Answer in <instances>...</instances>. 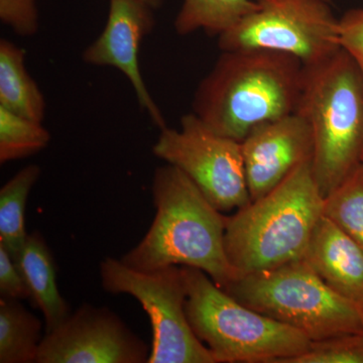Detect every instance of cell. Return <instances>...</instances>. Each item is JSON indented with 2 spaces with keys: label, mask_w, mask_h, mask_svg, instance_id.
Instances as JSON below:
<instances>
[{
  "label": "cell",
  "mask_w": 363,
  "mask_h": 363,
  "mask_svg": "<svg viewBox=\"0 0 363 363\" xmlns=\"http://www.w3.org/2000/svg\"><path fill=\"white\" fill-rule=\"evenodd\" d=\"M152 198L154 221L121 262L140 272L169 266L195 267L225 289L238 277L224 247L226 216L172 164L155 172Z\"/></svg>",
  "instance_id": "obj_1"
},
{
  "label": "cell",
  "mask_w": 363,
  "mask_h": 363,
  "mask_svg": "<svg viewBox=\"0 0 363 363\" xmlns=\"http://www.w3.org/2000/svg\"><path fill=\"white\" fill-rule=\"evenodd\" d=\"M304 65L267 50L222 52L196 89L193 113L215 133L241 142L255 126L294 113Z\"/></svg>",
  "instance_id": "obj_2"
},
{
  "label": "cell",
  "mask_w": 363,
  "mask_h": 363,
  "mask_svg": "<svg viewBox=\"0 0 363 363\" xmlns=\"http://www.w3.org/2000/svg\"><path fill=\"white\" fill-rule=\"evenodd\" d=\"M324 201L309 161L266 195L226 216L224 247L236 278L303 259Z\"/></svg>",
  "instance_id": "obj_3"
},
{
  "label": "cell",
  "mask_w": 363,
  "mask_h": 363,
  "mask_svg": "<svg viewBox=\"0 0 363 363\" xmlns=\"http://www.w3.org/2000/svg\"><path fill=\"white\" fill-rule=\"evenodd\" d=\"M311 128L312 168L324 198L363 162V71L343 49L304 67L296 111Z\"/></svg>",
  "instance_id": "obj_4"
},
{
  "label": "cell",
  "mask_w": 363,
  "mask_h": 363,
  "mask_svg": "<svg viewBox=\"0 0 363 363\" xmlns=\"http://www.w3.org/2000/svg\"><path fill=\"white\" fill-rule=\"evenodd\" d=\"M186 313L216 363H286L309 350L302 332L241 304L201 269L181 267Z\"/></svg>",
  "instance_id": "obj_5"
},
{
  "label": "cell",
  "mask_w": 363,
  "mask_h": 363,
  "mask_svg": "<svg viewBox=\"0 0 363 363\" xmlns=\"http://www.w3.org/2000/svg\"><path fill=\"white\" fill-rule=\"evenodd\" d=\"M223 290L311 341L363 332L362 310L327 286L304 259L238 277Z\"/></svg>",
  "instance_id": "obj_6"
},
{
  "label": "cell",
  "mask_w": 363,
  "mask_h": 363,
  "mask_svg": "<svg viewBox=\"0 0 363 363\" xmlns=\"http://www.w3.org/2000/svg\"><path fill=\"white\" fill-rule=\"evenodd\" d=\"M99 271L107 293L130 295L149 315L152 341L147 363H216L189 323L181 267L140 272L106 257Z\"/></svg>",
  "instance_id": "obj_7"
},
{
  "label": "cell",
  "mask_w": 363,
  "mask_h": 363,
  "mask_svg": "<svg viewBox=\"0 0 363 363\" xmlns=\"http://www.w3.org/2000/svg\"><path fill=\"white\" fill-rule=\"evenodd\" d=\"M257 9L218 37L222 52L267 50L297 58L304 67L341 50L339 18L328 0H257Z\"/></svg>",
  "instance_id": "obj_8"
},
{
  "label": "cell",
  "mask_w": 363,
  "mask_h": 363,
  "mask_svg": "<svg viewBox=\"0 0 363 363\" xmlns=\"http://www.w3.org/2000/svg\"><path fill=\"white\" fill-rule=\"evenodd\" d=\"M160 130L155 156L187 175L219 211L252 202L240 142L215 133L193 112L181 117L179 130Z\"/></svg>",
  "instance_id": "obj_9"
},
{
  "label": "cell",
  "mask_w": 363,
  "mask_h": 363,
  "mask_svg": "<svg viewBox=\"0 0 363 363\" xmlns=\"http://www.w3.org/2000/svg\"><path fill=\"white\" fill-rule=\"evenodd\" d=\"M150 353L118 315L84 303L45 334L37 363H145Z\"/></svg>",
  "instance_id": "obj_10"
},
{
  "label": "cell",
  "mask_w": 363,
  "mask_h": 363,
  "mask_svg": "<svg viewBox=\"0 0 363 363\" xmlns=\"http://www.w3.org/2000/svg\"><path fill=\"white\" fill-rule=\"evenodd\" d=\"M156 11L145 0H109L104 30L86 48L83 60L89 65L121 71L133 86L140 106L162 130L166 119L145 86L138 63L140 45L156 26Z\"/></svg>",
  "instance_id": "obj_11"
},
{
  "label": "cell",
  "mask_w": 363,
  "mask_h": 363,
  "mask_svg": "<svg viewBox=\"0 0 363 363\" xmlns=\"http://www.w3.org/2000/svg\"><path fill=\"white\" fill-rule=\"evenodd\" d=\"M240 143L252 201L312 161L314 152L311 128L298 112L259 124Z\"/></svg>",
  "instance_id": "obj_12"
},
{
  "label": "cell",
  "mask_w": 363,
  "mask_h": 363,
  "mask_svg": "<svg viewBox=\"0 0 363 363\" xmlns=\"http://www.w3.org/2000/svg\"><path fill=\"white\" fill-rule=\"evenodd\" d=\"M303 259L327 286L363 311V247L324 214Z\"/></svg>",
  "instance_id": "obj_13"
},
{
  "label": "cell",
  "mask_w": 363,
  "mask_h": 363,
  "mask_svg": "<svg viewBox=\"0 0 363 363\" xmlns=\"http://www.w3.org/2000/svg\"><path fill=\"white\" fill-rule=\"evenodd\" d=\"M13 259L28 286L30 300L44 316L45 333L58 328L72 311L60 293L54 257L42 234H28Z\"/></svg>",
  "instance_id": "obj_14"
},
{
  "label": "cell",
  "mask_w": 363,
  "mask_h": 363,
  "mask_svg": "<svg viewBox=\"0 0 363 363\" xmlns=\"http://www.w3.org/2000/svg\"><path fill=\"white\" fill-rule=\"evenodd\" d=\"M0 107L43 123L47 104L26 68V51L7 39L0 40Z\"/></svg>",
  "instance_id": "obj_15"
},
{
  "label": "cell",
  "mask_w": 363,
  "mask_h": 363,
  "mask_svg": "<svg viewBox=\"0 0 363 363\" xmlns=\"http://www.w3.org/2000/svg\"><path fill=\"white\" fill-rule=\"evenodd\" d=\"M42 329L20 300L0 297V363H37Z\"/></svg>",
  "instance_id": "obj_16"
},
{
  "label": "cell",
  "mask_w": 363,
  "mask_h": 363,
  "mask_svg": "<svg viewBox=\"0 0 363 363\" xmlns=\"http://www.w3.org/2000/svg\"><path fill=\"white\" fill-rule=\"evenodd\" d=\"M257 0H184L174 21L179 35L203 30L219 35L257 9Z\"/></svg>",
  "instance_id": "obj_17"
},
{
  "label": "cell",
  "mask_w": 363,
  "mask_h": 363,
  "mask_svg": "<svg viewBox=\"0 0 363 363\" xmlns=\"http://www.w3.org/2000/svg\"><path fill=\"white\" fill-rule=\"evenodd\" d=\"M40 176V167L28 164L0 190V243L13 257L20 252L28 238L25 226L26 202Z\"/></svg>",
  "instance_id": "obj_18"
},
{
  "label": "cell",
  "mask_w": 363,
  "mask_h": 363,
  "mask_svg": "<svg viewBox=\"0 0 363 363\" xmlns=\"http://www.w3.org/2000/svg\"><path fill=\"white\" fill-rule=\"evenodd\" d=\"M51 140L40 121L18 116L0 107V162L25 159L45 149Z\"/></svg>",
  "instance_id": "obj_19"
},
{
  "label": "cell",
  "mask_w": 363,
  "mask_h": 363,
  "mask_svg": "<svg viewBox=\"0 0 363 363\" xmlns=\"http://www.w3.org/2000/svg\"><path fill=\"white\" fill-rule=\"evenodd\" d=\"M323 214L363 247V162L325 198Z\"/></svg>",
  "instance_id": "obj_20"
},
{
  "label": "cell",
  "mask_w": 363,
  "mask_h": 363,
  "mask_svg": "<svg viewBox=\"0 0 363 363\" xmlns=\"http://www.w3.org/2000/svg\"><path fill=\"white\" fill-rule=\"evenodd\" d=\"M286 363H363V332L312 341L309 350Z\"/></svg>",
  "instance_id": "obj_21"
},
{
  "label": "cell",
  "mask_w": 363,
  "mask_h": 363,
  "mask_svg": "<svg viewBox=\"0 0 363 363\" xmlns=\"http://www.w3.org/2000/svg\"><path fill=\"white\" fill-rule=\"evenodd\" d=\"M0 20L20 37H33L40 26L37 0H0Z\"/></svg>",
  "instance_id": "obj_22"
},
{
  "label": "cell",
  "mask_w": 363,
  "mask_h": 363,
  "mask_svg": "<svg viewBox=\"0 0 363 363\" xmlns=\"http://www.w3.org/2000/svg\"><path fill=\"white\" fill-rule=\"evenodd\" d=\"M341 49L348 52L363 71V9H350L339 18Z\"/></svg>",
  "instance_id": "obj_23"
},
{
  "label": "cell",
  "mask_w": 363,
  "mask_h": 363,
  "mask_svg": "<svg viewBox=\"0 0 363 363\" xmlns=\"http://www.w3.org/2000/svg\"><path fill=\"white\" fill-rule=\"evenodd\" d=\"M0 297L30 298L28 286L13 257L0 243Z\"/></svg>",
  "instance_id": "obj_24"
},
{
  "label": "cell",
  "mask_w": 363,
  "mask_h": 363,
  "mask_svg": "<svg viewBox=\"0 0 363 363\" xmlns=\"http://www.w3.org/2000/svg\"><path fill=\"white\" fill-rule=\"evenodd\" d=\"M145 1H147V4H150V6H152L155 7V9H159L160 7L162 6V2H164V0H145Z\"/></svg>",
  "instance_id": "obj_25"
},
{
  "label": "cell",
  "mask_w": 363,
  "mask_h": 363,
  "mask_svg": "<svg viewBox=\"0 0 363 363\" xmlns=\"http://www.w3.org/2000/svg\"><path fill=\"white\" fill-rule=\"evenodd\" d=\"M328 1H331V0H328Z\"/></svg>",
  "instance_id": "obj_26"
}]
</instances>
